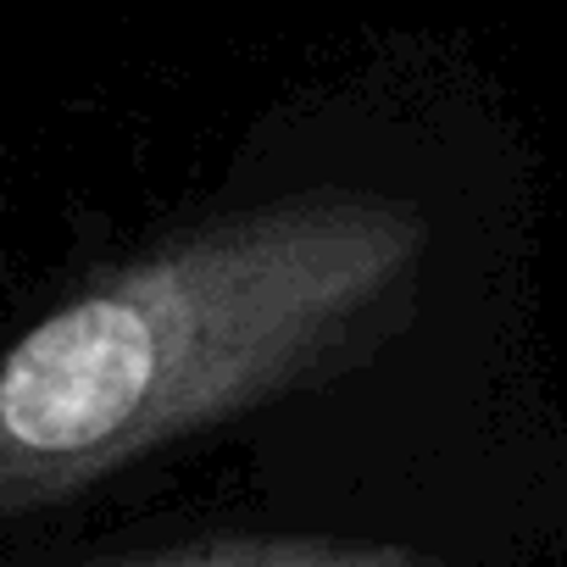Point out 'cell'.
Returning a JSON list of instances; mask_svg holds the SVG:
<instances>
[{
  "label": "cell",
  "instance_id": "obj_1",
  "mask_svg": "<svg viewBox=\"0 0 567 567\" xmlns=\"http://www.w3.org/2000/svg\"><path fill=\"white\" fill-rule=\"evenodd\" d=\"M423 250L417 206L307 189L95 272L0 351V517L357 368L406 318Z\"/></svg>",
  "mask_w": 567,
  "mask_h": 567
},
{
  "label": "cell",
  "instance_id": "obj_2",
  "mask_svg": "<svg viewBox=\"0 0 567 567\" xmlns=\"http://www.w3.org/2000/svg\"><path fill=\"white\" fill-rule=\"evenodd\" d=\"M84 567H429L417 550L390 539H340V534H212L189 545L106 556Z\"/></svg>",
  "mask_w": 567,
  "mask_h": 567
}]
</instances>
